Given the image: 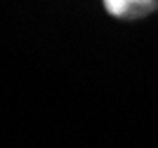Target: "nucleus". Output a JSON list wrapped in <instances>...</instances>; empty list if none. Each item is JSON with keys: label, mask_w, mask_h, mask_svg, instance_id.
Masks as SVG:
<instances>
[{"label": "nucleus", "mask_w": 158, "mask_h": 148, "mask_svg": "<svg viewBox=\"0 0 158 148\" xmlns=\"http://www.w3.org/2000/svg\"><path fill=\"white\" fill-rule=\"evenodd\" d=\"M104 7L118 19H139L156 10V0H104Z\"/></svg>", "instance_id": "f257e3e1"}]
</instances>
